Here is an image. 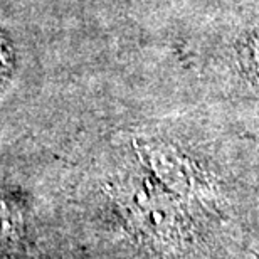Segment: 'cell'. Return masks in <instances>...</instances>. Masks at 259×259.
<instances>
[{
    "label": "cell",
    "mask_w": 259,
    "mask_h": 259,
    "mask_svg": "<svg viewBox=\"0 0 259 259\" xmlns=\"http://www.w3.org/2000/svg\"><path fill=\"white\" fill-rule=\"evenodd\" d=\"M14 64V54L9 42L0 35V82L5 81Z\"/></svg>",
    "instance_id": "cell-1"
}]
</instances>
